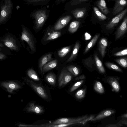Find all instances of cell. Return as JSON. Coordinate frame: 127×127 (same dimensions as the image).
<instances>
[{
  "instance_id": "30bf717a",
  "label": "cell",
  "mask_w": 127,
  "mask_h": 127,
  "mask_svg": "<svg viewBox=\"0 0 127 127\" xmlns=\"http://www.w3.org/2000/svg\"><path fill=\"white\" fill-rule=\"evenodd\" d=\"M28 82L31 87L40 96L45 99L48 98V95L46 91L42 87L32 80H29Z\"/></svg>"
},
{
  "instance_id": "d6986e66",
  "label": "cell",
  "mask_w": 127,
  "mask_h": 127,
  "mask_svg": "<svg viewBox=\"0 0 127 127\" xmlns=\"http://www.w3.org/2000/svg\"><path fill=\"white\" fill-rule=\"evenodd\" d=\"M57 60H55L46 64L42 67V72H45L53 69L57 66Z\"/></svg>"
},
{
  "instance_id": "5b68a950",
  "label": "cell",
  "mask_w": 127,
  "mask_h": 127,
  "mask_svg": "<svg viewBox=\"0 0 127 127\" xmlns=\"http://www.w3.org/2000/svg\"><path fill=\"white\" fill-rule=\"evenodd\" d=\"M127 12V8H126L113 18L106 25V29L108 30L113 29L124 16Z\"/></svg>"
},
{
  "instance_id": "7c38bea8",
  "label": "cell",
  "mask_w": 127,
  "mask_h": 127,
  "mask_svg": "<svg viewBox=\"0 0 127 127\" xmlns=\"http://www.w3.org/2000/svg\"><path fill=\"white\" fill-rule=\"evenodd\" d=\"M1 86L5 88L7 91L11 93L14 90H16L21 88L17 83L12 81L3 82L1 83Z\"/></svg>"
},
{
  "instance_id": "836d02e7",
  "label": "cell",
  "mask_w": 127,
  "mask_h": 127,
  "mask_svg": "<svg viewBox=\"0 0 127 127\" xmlns=\"http://www.w3.org/2000/svg\"><path fill=\"white\" fill-rule=\"evenodd\" d=\"M122 67L126 68L127 67V60L126 58L118 59L115 60Z\"/></svg>"
},
{
  "instance_id": "ba28073f",
  "label": "cell",
  "mask_w": 127,
  "mask_h": 127,
  "mask_svg": "<svg viewBox=\"0 0 127 127\" xmlns=\"http://www.w3.org/2000/svg\"><path fill=\"white\" fill-rule=\"evenodd\" d=\"M4 45L12 50L17 51L18 48L15 40L10 35L6 36L2 40Z\"/></svg>"
},
{
  "instance_id": "8fae6325",
  "label": "cell",
  "mask_w": 127,
  "mask_h": 127,
  "mask_svg": "<svg viewBox=\"0 0 127 127\" xmlns=\"http://www.w3.org/2000/svg\"><path fill=\"white\" fill-rule=\"evenodd\" d=\"M127 30V17L126 16L124 18L121 25L118 28L115 34L116 38L118 39L126 32Z\"/></svg>"
},
{
  "instance_id": "ffe728a7",
  "label": "cell",
  "mask_w": 127,
  "mask_h": 127,
  "mask_svg": "<svg viewBox=\"0 0 127 127\" xmlns=\"http://www.w3.org/2000/svg\"><path fill=\"white\" fill-rule=\"evenodd\" d=\"M52 59V54H47L42 58L39 61V66L41 72L43 66Z\"/></svg>"
},
{
  "instance_id": "ab89813d",
  "label": "cell",
  "mask_w": 127,
  "mask_h": 127,
  "mask_svg": "<svg viewBox=\"0 0 127 127\" xmlns=\"http://www.w3.org/2000/svg\"><path fill=\"white\" fill-rule=\"evenodd\" d=\"M85 76L84 75H81L80 76L77 77L75 79V80H79L80 79H84L85 78Z\"/></svg>"
},
{
  "instance_id": "ac0fdd59",
  "label": "cell",
  "mask_w": 127,
  "mask_h": 127,
  "mask_svg": "<svg viewBox=\"0 0 127 127\" xmlns=\"http://www.w3.org/2000/svg\"><path fill=\"white\" fill-rule=\"evenodd\" d=\"M96 4L104 14L107 15L110 13L104 0H99L96 3Z\"/></svg>"
},
{
  "instance_id": "f546056e",
  "label": "cell",
  "mask_w": 127,
  "mask_h": 127,
  "mask_svg": "<svg viewBox=\"0 0 127 127\" xmlns=\"http://www.w3.org/2000/svg\"><path fill=\"white\" fill-rule=\"evenodd\" d=\"M28 76L31 79L36 81H39L40 79L35 71L33 69H31L27 71Z\"/></svg>"
},
{
  "instance_id": "4316f807",
  "label": "cell",
  "mask_w": 127,
  "mask_h": 127,
  "mask_svg": "<svg viewBox=\"0 0 127 127\" xmlns=\"http://www.w3.org/2000/svg\"><path fill=\"white\" fill-rule=\"evenodd\" d=\"M66 69L72 74L75 76H77L79 74V70L76 66L72 65L68 66L66 67Z\"/></svg>"
},
{
  "instance_id": "7bdbcfd3",
  "label": "cell",
  "mask_w": 127,
  "mask_h": 127,
  "mask_svg": "<svg viewBox=\"0 0 127 127\" xmlns=\"http://www.w3.org/2000/svg\"><path fill=\"white\" fill-rule=\"evenodd\" d=\"M122 116L123 117H126V118H127V114H126L123 115Z\"/></svg>"
},
{
  "instance_id": "5bb4252c",
  "label": "cell",
  "mask_w": 127,
  "mask_h": 127,
  "mask_svg": "<svg viewBox=\"0 0 127 127\" xmlns=\"http://www.w3.org/2000/svg\"><path fill=\"white\" fill-rule=\"evenodd\" d=\"M86 7L78 8L71 11V13L76 19H79L83 17L86 12Z\"/></svg>"
},
{
  "instance_id": "f1b7e54d",
  "label": "cell",
  "mask_w": 127,
  "mask_h": 127,
  "mask_svg": "<svg viewBox=\"0 0 127 127\" xmlns=\"http://www.w3.org/2000/svg\"><path fill=\"white\" fill-rule=\"evenodd\" d=\"M94 89L95 91L100 94H103L104 92L103 87L101 83L99 81L96 82L94 85Z\"/></svg>"
},
{
  "instance_id": "60d3db41",
  "label": "cell",
  "mask_w": 127,
  "mask_h": 127,
  "mask_svg": "<svg viewBox=\"0 0 127 127\" xmlns=\"http://www.w3.org/2000/svg\"><path fill=\"white\" fill-rule=\"evenodd\" d=\"M5 55L3 53L0 52V59H2L5 58Z\"/></svg>"
},
{
  "instance_id": "2e32d148",
  "label": "cell",
  "mask_w": 127,
  "mask_h": 127,
  "mask_svg": "<svg viewBox=\"0 0 127 127\" xmlns=\"http://www.w3.org/2000/svg\"><path fill=\"white\" fill-rule=\"evenodd\" d=\"M107 82L111 85L113 91L117 92L120 89V85L117 79L115 78L110 77L107 79Z\"/></svg>"
},
{
  "instance_id": "d590c367",
  "label": "cell",
  "mask_w": 127,
  "mask_h": 127,
  "mask_svg": "<svg viewBox=\"0 0 127 127\" xmlns=\"http://www.w3.org/2000/svg\"><path fill=\"white\" fill-rule=\"evenodd\" d=\"M84 80H82L75 83L70 89V92H72L75 90L82 84Z\"/></svg>"
},
{
  "instance_id": "8d00e7d4",
  "label": "cell",
  "mask_w": 127,
  "mask_h": 127,
  "mask_svg": "<svg viewBox=\"0 0 127 127\" xmlns=\"http://www.w3.org/2000/svg\"><path fill=\"white\" fill-rule=\"evenodd\" d=\"M93 60L91 57H90L86 59L84 62V63L88 67H92L94 63Z\"/></svg>"
},
{
  "instance_id": "9c48e42d",
  "label": "cell",
  "mask_w": 127,
  "mask_h": 127,
  "mask_svg": "<svg viewBox=\"0 0 127 127\" xmlns=\"http://www.w3.org/2000/svg\"><path fill=\"white\" fill-rule=\"evenodd\" d=\"M72 16L68 15L60 18L54 26L55 30H60L66 26L70 21Z\"/></svg>"
},
{
  "instance_id": "603a6c76",
  "label": "cell",
  "mask_w": 127,
  "mask_h": 127,
  "mask_svg": "<svg viewBox=\"0 0 127 127\" xmlns=\"http://www.w3.org/2000/svg\"><path fill=\"white\" fill-rule=\"evenodd\" d=\"M95 59L97 68L99 72L102 73H104L105 70L101 61L98 58L96 54L95 55Z\"/></svg>"
},
{
  "instance_id": "b9f144b4",
  "label": "cell",
  "mask_w": 127,
  "mask_h": 127,
  "mask_svg": "<svg viewBox=\"0 0 127 127\" xmlns=\"http://www.w3.org/2000/svg\"><path fill=\"white\" fill-rule=\"evenodd\" d=\"M66 0H56V2L57 4L60 3L65 1Z\"/></svg>"
},
{
  "instance_id": "cb8c5ba5",
  "label": "cell",
  "mask_w": 127,
  "mask_h": 127,
  "mask_svg": "<svg viewBox=\"0 0 127 127\" xmlns=\"http://www.w3.org/2000/svg\"><path fill=\"white\" fill-rule=\"evenodd\" d=\"M80 24V22L77 21H74L72 22L70 24L68 31L71 33H74L78 30Z\"/></svg>"
},
{
  "instance_id": "83f0119b",
  "label": "cell",
  "mask_w": 127,
  "mask_h": 127,
  "mask_svg": "<svg viewBox=\"0 0 127 127\" xmlns=\"http://www.w3.org/2000/svg\"><path fill=\"white\" fill-rule=\"evenodd\" d=\"M71 46H68L62 48L58 52V54L61 58L64 57L70 51Z\"/></svg>"
},
{
  "instance_id": "6da1fadb",
  "label": "cell",
  "mask_w": 127,
  "mask_h": 127,
  "mask_svg": "<svg viewBox=\"0 0 127 127\" xmlns=\"http://www.w3.org/2000/svg\"><path fill=\"white\" fill-rule=\"evenodd\" d=\"M11 0H1L0 3V25L6 22L10 17L13 8Z\"/></svg>"
},
{
  "instance_id": "1f68e13d",
  "label": "cell",
  "mask_w": 127,
  "mask_h": 127,
  "mask_svg": "<svg viewBox=\"0 0 127 127\" xmlns=\"http://www.w3.org/2000/svg\"><path fill=\"white\" fill-rule=\"evenodd\" d=\"M61 33L58 31L54 32L50 34L46 39L47 40H50L56 39L60 37Z\"/></svg>"
},
{
  "instance_id": "7402d4cb",
  "label": "cell",
  "mask_w": 127,
  "mask_h": 127,
  "mask_svg": "<svg viewBox=\"0 0 127 127\" xmlns=\"http://www.w3.org/2000/svg\"><path fill=\"white\" fill-rule=\"evenodd\" d=\"M80 47L79 43L78 42H76L74 46L71 55L67 61V62L71 61L75 58L78 53Z\"/></svg>"
},
{
  "instance_id": "52a82bcc",
  "label": "cell",
  "mask_w": 127,
  "mask_h": 127,
  "mask_svg": "<svg viewBox=\"0 0 127 127\" xmlns=\"http://www.w3.org/2000/svg\"><path fill=\"white\" fill-rule=\"evenodd\" d=\"M127 0H115L112 13L115 15L122 11L127 6Z\"/></svg>"
},
{
  "instance_id": "484cf974",
  "label": "cell",
  "mask_w": 127,
  "mask_h": 127,
  "mask_svg": "<svg viewBox=\"0 0 127 127\" xmlns=\"http://www.w3.org/2000/svg\"><path fill=\"white\" fill-rule=\"evenodd\" d=\"M45 79L51 85L54 86L56 84V77L53 73H50L46 76Z\"/></svg>"
},
{
  "instance_id": "4dcf8cb0",
  "label": "cell",
  "mask_w": 127,
  "mask_h": 127,
  "mask_svg": "<svg viewBox=\"0 0 127 127\" xmlns=\"http://www.w3.org/2000/svg\"><path fill=\"white\" fill-rule=\"evenodd\" d=\"M106 66L108 68L115 71L122 72L123 71L119 67L115 64L110 62H106L105 63Z\"/></svg>"
},
{
  "instance_id": "e0dca14e",
  "label": "cell",
  "mask_w": 127,
  "mask_h": 127,
  "mask_svg": "<svg viewBox=\"0 0 127 127\" xmlns=\"http://www.w3.org/2000/svg\"><path fill=\"white\" fill-rule=\"evenodd\" d=\"M27 110L28 112L37 114H41L43 111V109L41 107L35 105L34 103H30L29 106L27 108Z\"/></svg>"
},
{
  "instance_id": "f35d334b",
  "label": "cell",
  "mask_w": 127,
  "mask_h": 127,
  "mask_svg": "<svg viewBox=\"0 0 127 127\" xmlns=\"http://www.w3.org/2000/svg\"><path fill=\"white\" fill-rule=\"evenodd\" d=\"M88 0H71V4L72 6L74 5Z\"/></svg>"
},
{
  "instance_id": "74e56055",
  "label": "cell",
  "mask_w": 127,
  "mask_h": 127,
  "mask_svg": "<svg viewBox=\"0 0 127 127\" xmlns=\"http://www.w3.org/2000/svg\"><path fill=\"white\" fill-rule=\"evenodd\" d=\"M127 54V49L126 48L119 52H117L114 54V55L119 56L126 55Z\"/></svg>"
},
{
  "instance_id": "d4e9b609",
  "label": "cell",
  "mask_w": 127,
  "mask_h": 127,
  "mask_svg": "<svg viewBox=\"0 0 127 127\" xmlns=\"http://www.w3.org/2000/svg\"><path fill=\"white\" fill-rule=\"evenodd\" d=\"M99 36V34L95 35L92 39L89 42L86 46L84 51V53H86L95 43Z\"/></svg>"
},
{
  "instance_id": "ee69618b",
  "label": "cell",
  "mask_w": 127,
  "mask_h": 127,
  "mask_svg": "<svg viewBox=\"0 0 127 127\" xmlns=\"http://www.w3.org/2000/svg\"><path fill=\"white\" fill-rule=\"evenodd\" d=\"M2 46H3V45L2 44L0 43V51L1 50V47H2Z\"/></svg>"
},
{
  "instance_id": "8992f818",
  "label": "cell",
  "mask_w": 127,
  "mask_h": 127,
  "mask_svg": "<svg viewBox=\"0 0 127 127\" xmlns=\"http://www.w3.org/2000/svg\"><path fill=\"white\" fill-rule=\"evenodd\" d=\"M87 117V115H85L80 117L75 118H61L56 120L51 123V124L57 125L75 122L80 123L81 121L86 119Z\"/></svg>"
},
{
  "instance_id": "277c9868",
  "label": "cell",
  "mask_w": 127,
  "mask_h": 127,
  "mask_svg": "<svg viewBox=\"0 0 127 127\" xmlns=\"http://www.w3.org/2000/svg\"><path fill=\"white\" fill-rule=\"evenodd\" d=\"M21 39L22 40H24L27 43L32 51H35V44L33 37L24 27H23Z\"/></svg>"
},
{
  "instance_id": "4fadbf2b",
  "label": "cell",
  "mask_w": 127,
  "mask_h": 127,
  "mask_svg": "<svg viewBox=\"0 0 127 127\" xmlns=\"http://www.w3.org/2000/svg\"><path fill=\"white\" fill-rule=\"evenodd\" d=\"M115 112V111L113 110L107 109L103 110L100 113L95 117L91 119V120L95 121L101 119L111 115L114 113Z\"/></svg>"
},
{
  "instance_id": "9a60e30c",
  "label": "cell",
  "mask_w": 127,
  "mask_h": 127,
  "mask_svg": "<svg viewBox=\"0 0 127 127\" xmlns=\"http://www.w3.org/2000/svg\"><path fill=\"white\" fill-rule=\"evenodd\" d=\"M107 45L108 42L106 38H102L100 39L98 44V50L102 58L105 56L106 49Z\"/></svg>"
},
{
  "instance_id": "e575fe53",
  "label": "cell",
  "mask_w": 127,
  "mask_h": 127,
  "mask_svg": "<svg viewBox=\"0 0 127 127\" xmlns=\"http://www.w3.org/2000/svg\"><path fill=\"white\" fill-rule=\"evenodd\" d=\"M85 93V89H81L78 90L76 93L75 96L77 98L81 99L84 97Z\"/></svg>"
},
{
  "instance_id": "3957f363",
  "label": "cell",
  "mask_w": 127,
  "mask_h": 127,
  "mask_svg": "<svg viewBox=\"0 0 127 127\" xmlns=\"http://www.w3.org/2000/svg\"><path fill=\"white\" fill-rule=\"evenodd\" d=\"M72 78V74L65 68H63L58 79L59 86L61 87L65 85L71 80Z\"/></svg>"
},
{
  "instance_id": "44dd1931",
  "label": "cell",
  "mask_w": 127,
  "mask_h": 127,
  "mask_svg": "<svg viewBox=\"0 0 127 127\" xmlns=\"http://www.w3.org/2000/svg\"><path fill=\"white\" fill-rule=\"evenodd\" d=\"M51 0H23L26 3L33 5H43Z\"/></svg>"
},
{
  "instance_id": "d6a6232c",
  "label": "cell",
  "mask_w": 127,
  "mask_h": 127,
  "mask_svg": "<svg viewBox=\"0 0 127 127\" xmlns=\"http://www.w3.org/2000/svg\"><path fill=\"white\" fill-rule=\"evenodd\" d=\"M93 9L95 14L100 20H104L107 19V17L100 11L97 7H94Z\"/></svg>"
},
{
  "instance_id": "7a4b0ae2",
  "label": "cell",
  "mask_w": 127,
  "mask_h": 127,
  "mask_svg": "<svg viewBox=\"0 0 127 127\" xmlns=\"http://www.w3.org/2000/svg\"><path fill=\"white\" fill-rule=\"evenodd\" d=\"M48 16L47 12L45 9H39L33 12L32 17L35 20V26L37 29H39L42 26Z\"/></svg>"
}]
</instances>
